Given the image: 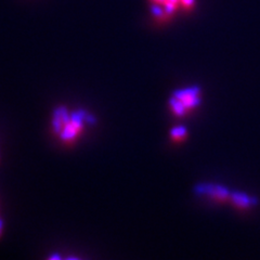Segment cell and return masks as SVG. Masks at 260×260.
I'll list each match as a JSON object with an SVG mask.
<instances>
[{
	"mask_svg": "<svg viewBox=\"0 0 260 260\" xmlns=\"http://www.w3.org/2000/svg\"><path fill=\"white\" fill-rule=\"evenodd\" d=\"M90 123L87 113L70 111L67 108L55 110L52 117V129L54 135L64 145L75 144L86 132Z\"/></svg>",
	"mask_w": 260,
	"mask_h": 260,
	"instance_id": "cell-1",
	"label": "cell"
},
{
	"mask_svg": "<svg viewBox=\"0 0 260 260\" xmlns=\"http://www.w3.org/2000/svg\"><path fill=\"white\" fill-rule=\"evenodd\" d=\"M177 100L182 103L183 107L186 111L192 110L193 108L198 107L201 102L200 99V88L199 87H192V88H185L180 89V90H176L173 93Z\"/></svg>",
	"mask_w": 260,
	"mask_h": 260,
	"instance_id": "cell-2",
	"label": "cell"
},
{
	"mask_svg": "<svg viewBox=\"0 0 260 260\" xmlns=\"http://www.w3.org/2000/svg\"><path fill=\"white\" fill-rule=\"evenodd\" d=\"M197 192L201 194H207L209 197L216 200H225L230 198V193L226 189L222 188L220 185L214 184H200L197 189Z\"/></svg>",
	"mask_w": 260,
	"mask_h": 260,
	"instance_id": "cell-3",
	"label": "cell"
},
{
	"mask_svg": "<svg viewBox=\"0 0 260 260\" xmlns=\"http://www.w3.org/2000/svg\"><path fill=\"white\" fill-rule=\"evenodd\" d=\"M230 200L232 201L233 204L240 207V208H246L251 206L255 203V201L251 199L248 195L241 193V192H234L232 194H230Z\"/></svg>",
	"mask_w": 260,
	"mask_h": 260,
	"instance_id": "cell-4",
	"label": "cell"
},
{
	"mask_svg": "<svg viewBox=\"0 0 260 260\" xmlns=\"http://www.w3.org/2000/svg\"><path fill=\"white\" fill-rule=\"evenodd\" d=\"M186 135H188V132H186V128L183 126H177L170 130V138L175 142L184 140Z\"/></svg>",
	"mask_w": 260,
	"mask_h": 260,
	"instance_id": "cell-5",
	"label": "cell"
},
{
	"mask_svg": "<svg viewBox=\"0 0 260 260\" xmlns=\"http://www.w3.org/2000/svg\"><path fill=\"white\" fill-rule=\"evenodd\" d=\"M0 222H2V221H0Z\"/></svg>",
	"mask_w": 260,
	"mask_h": 260,
	"instance_id": "cell-6",
	"label": "cell"
}]
</instances>
